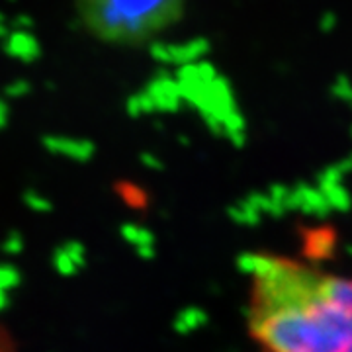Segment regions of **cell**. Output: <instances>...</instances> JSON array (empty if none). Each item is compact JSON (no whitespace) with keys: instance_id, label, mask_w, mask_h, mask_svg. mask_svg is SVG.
Segmentation results:
<instances>
[{"instance_id":"obj_4","label":"cell","mask_w":352,"mask_h":352,"mask_svg":"<svg viewBox=\"0 0 352 352\" xmlns=\"http://www.w3.org/2000/svg\"><path fill=\"white\" fill-rule=\"evenodd\" d=\"M0 352H16V340L2 323H0Z\"/></svg>"},{"instance_id":"obj_1","label":"cell","mask_w":352,"mask_h":352,"mask_svg":"<svg viewBox=\"0 0 352 352\" xmlns=\"http://www.w3.org/2000/svg\"><path fill=\"white\" fill-rule=\"evenodd\" d=\"M247 333L261 352H352V270L254 251L245 261Z\"/></svg>"},{"instance_id":"obj_3","label":"cell","mask_w":352,"mask_h":352,"mask_svg":"<svg viewBox=\"0 0 352 352\" xmlns=\"http://www.w3.org/2000/svg\"><path fill=\"white\" fill-rule=\"evenodd\" d=\"M10 50L16 57H24V59H30L38 53V43L36 39L28 34H14L10 38Z\"/></svg>"},{"instance_id":"obj_2","label":"cell","mask_w":352,"mask_h":352,"mask_svg":"<svg viewBox=\"0 0 352 352\" xmlns=\"http://www.w3.org/2000/svg\"><path fill=\"white\" fill-rule=\"evenodd\" d=\"M184 0H76L82 24L96 38L135 45L166 30Z\"/></svg>"}]
</instances>
